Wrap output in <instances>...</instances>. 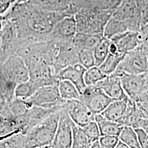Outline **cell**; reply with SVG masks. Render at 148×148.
<instances>
[{
	"instance_id": "6da1fadb",
	"label": "cell",
	"mask_w": 148,
	"mask_h": 148,
	"mask_svg": "<svg viewBox=\"0 0 148 148\" xmlns=\"http://www.w3.org/2000/svg\"><path fill=\"white\" fill-rule=\"evenodd\" d=\"M69 12L46 11L29 1L16 3L5 14L13 24L18 41H48V36L55 24Z\"/></svg>"
},
{
	"instance_id": "7a4b0ae2",
	"label": "cell",
	"mask_w": 148,
	"mask_h": 148,
	"mask_svg": "<svg viewBox=\"0 0 148 148\" xmlns=\"http://www.w3.org/2000/svg\"><path fill=\"white\" fill-rule=\"evenodd\" d=\"M62 109L53 112L24 134L25 148H50Z\"/></svg>"
},
{
	"instance_id": "3957f363",
	"label": "cell",
	"mask_w": 148,
	"mask_h": 148,
	"mask_svg": "<svg viewBox=\"0 0 148 148\" xmlns=\"http://www.w3.org/2000/svg\"><path fill=\"white\" fill-rule=\"evenodd\" d=\"M114 10L97 9L82 10L74 14L76 23L77 32L101 35L106 23L112 14Z\"/></svg>"
},
{
	"instance_id": "277c9868",
	"label": "cell",
	"mask_w": 148,
	"mask_h": 148,
	"mask_svg": "<svg viewBox=\"0 0 148 148\" xmlns=\"http://www.w3.org/2000/svg\"><path fill=\"white\" fill-rule=\"evenodd\" d=\"M115 71L129 74L148 73V59L140 45L125 54Z\"/></svg>"
},
{
	"instance_id": "5b68a950",
	"label": "cell",
	"mask_w": 148,
	"mask_h": 148,
	"mask_svg": "<svg viewBox=\"0 0 148 148\" xmlns=\"http://www.w3.org/2000/svg\"><path fill=\"white\" fill-rule=\"evenodd\" d=\"M112 16L125 21L129 31H140L141 29L140 5L138 0H122L114 10Z\"/></svg>"
},
{
	"instance_id": "8992f818",
	"label": "cell",
	"mask_w": 148,
	"mask_h": 148,
	"mask_svg": "<svg viewBox=\"0 0 148 148\" xmlns=\"http://www.w3.org/2000/svg\"><path fill=\"white\" fill-rule=\"evenodd\" d=\"M26 101L31 106L48 109L62 106L65 101L61 98L58 85H56L40 87Z\"/></svg>"
},
{
	"instance_id": "52a82bcc",
	"label": "cell",
	"mask_w": 148,
	"mask_h": 148,
	"mask_svg": "<svg viewBox=\"0 0 148 148\" xmlns=\"http://www.w3.org/2000/svg\"><path fill=\"white\" fill-rule=\"evenodd\" d=\"M0 71L5 77L17 85L30 78L29 70L24 59L13 54L0 64Z\"/></svg>"
},
{
	"instance_id": "ba28073f",
	"label": "cell",
	"mask_w": 148,
	"mask_h": 148,
	"mask_svg": "<svg viewBox=\"0 0 148 148\" xmlns=\"http://www.w3.org/2000/svg\"><path fill=\"white\" fill-rule=\"evenodd\" d=\"M83 102L94 115L101 114L114 101L104 92L97 85L86 86L80 95Z\"/></svg>"
},
{
	"instance_id": "9c48e42d",
	"label": "cell",
	"mask_w": 148,
	"mask_h": 148,
	"mask_svg": "<svg viewBox=\"0 0 148 148\" xmlns=\"http://www.w3.org/2000/svg\"><path fill=\"white\" fill-rule=\"evenodd\" d=\"M55 42L56 49L53 66L58 74L59 71L69 65L79 63L73 40Z\"/></svg>"
},
{
	"instance_id": "30bf717a",
	"label": "cell",
	"mask_w": 148,
	"mask_h": 148,
	"mask_svg": "<svg viewBox=\"0 0 148 148\" xmlns=\"http://www.w3.org/2000/svg\"><path fill=\"white\" fill-rule=\"evenodd\" d=\"M72 142V121L66 110L63 108L60 112L56 134L50 148H71Z\"/></svg>"
},
{
	"instance_id": "8fae6325",
	"label": "cell",
	"mask_w": 148,
	"mask_h": 148,
	"mask_svg": "<svg viewBox=\"0 0 148 148\" xmlns=\"http://www.w3.org/2000/svg\"><path fill=\"white\" fill-rule=\"evenodd\" d=\"M76 33L74 15L66 16L55 24L48 36V40L56 42L73 41Z\"/></svg>"
},
{
	"instance_id": "7c38bea8",
	"label": "cell",
	"mask_w": 148,
	"mask_h": 148,
	"mask_svg": "<svg viewBox=\"0 0 148 148\" xmlns=\"http://www.w3.org/2000/svg\"><path fill=\"white\" fill-rule=\"evenodd\" d=\"M63 108L72 121L79 127H83L90 122L95 120V115L80 100L65 101Z\"/></svg>"
},
{
	"instance_id": "4fadbf2b",
	"label": "cell",
	"mask_w": 148,
	"mask_h": 148,
	"mask_svg": "<svg viewBox=\"0 0 148 148\" xmlns=\"http://www.w3.org/2000/svg\"><path fill=\"white\" fill-rule=\"evenodd\" d=\"M117 73L120 76L122 86L125 94L130 99L135 101L138 92L148 79V73L142 74Z\"/></svg>"
},
{
	"instance_id": "5bb4252c",
	"label": "cell",
	"mask_w": 148,
	"mask_h": 148,
	"mask_svg": "<svg viewBox=\"0 0 148 148\" xmlns=\"http://www.w3.org/2000/svg\"><path fill=\"white\" fill-rule=\"evenodd\" d=\"M110 40L115 44L119 52L124 54L139 47L144 39L140 31H128L115 36Z\"/></svg>"
},
{
	"instance_id": "9a60e30c",
	"label": "cell",
	"mask_w": 148,
	"mask_h": 148,
	"mask_svg": "<svg viewBox=\"0 0 148 148\" xmlns=\"http://www.w3.org/2000/svg\"><path fill=\"white\" fill-rule=\"evenodd\" d=\"M86 69L81 64L77 63L60 70L57 74V77L59 80L67 79L71 82L81 95L86 87L84 81Z\"/></svg>"
},
{
	"instance_id": "2e32d148",
	"label": "cell",
	"mask_w": 148,
	"mask_h": 148,
	"mask_svg": "<svg viewBox=\"0 0 148 148\" xmlns=\"http://www.w3.org/2000/svg\"><path fill=\"white\" fill-rule=\"evenodd\" d=\"M96 85L114 100H120L128 97L123 90L120 76L116 72L106 76L105 79Z\"/></svg>"
},
{
	"instance_id": "e0dca14e",
	"label": "cell",
	"mask_w": 148,
	"mask_h": 148,
	"mask_svg": "<svg viewBox=\"0 0 148 148\" xmlns=\"http://www.w3.org/2000/svg\"><path fill=\"white\" fill-rule=\"evenodd\" d=\"M64 105V104H63ZM63 108V106L55 108H44L36 106H32L24 114L27 123V133L38 123L43 121L47 117L56 111Z\"/></svg>"
},
{
	"instance_id": "ac0fdd59",
	"label": "cell",
	"mask_w": 148,
	"mask_h": 148,
	"mask_svg": "<svg viewBox=\"0 0 148 148\" xmlns=\"http://www.w3.org/2000/svg\"><path fill=\"white\" fill-rule=\"evenodd\" d=\"M29 1L46 11L55 12H71V0H16V3Z\"/></svg>"
},
{
	"instance_id": "d6986e66",
	"label": "cell",
	"mask_w": 148,
	"mask_h": 148,
	"mask_svg": "<svg viewBox=\"0 0 148 148\" xmlns=\"http://www.w3.org/2000/svg\"><path fill=\"white\" fill-rule=\"evenodd\" d=\"M130 99L128 97H126L112 101L101 113V115L108 120L117 122L125 114Z\"/></svg>"
},
{
	"instance_id": "ffe728a7",
	"label": "cell",
	"mask_w": 148,
	"mask_h": 148,
	"mask_svg": "<svg viewBox=\"0 0 148 148\" xmlns=\"http://www.w3.org/2000/svg\"><path fill=\"white\" fill-rule=\"evenodd\" d=\"M103 38V35L77 32L73 39L75 47L76 50L88 49H94Z\"/></svg>"
},
{
	"instance_id": "44dd1931",
	"label": "cell",
	"mask_w": 148,
	"mask_h": 148,
	"mask_svg": "<svg viewBox=\"0 0 148 148\" xmlns=\"http://www.w3.org/2000/svg\"><path fill=\"white\" fill-rule=\"evenodd\" d=\"M95 120L99 128L101 136L111 135L119 136L123 127L116 122L106 119L101 114L95 115Z\"/></svg>"
},
{
	"instance_id": "7402d4cb",
	"label": "cell",
	"mask_w": 148,
	"mask_h": 148,
	"mask_svg": "<svg viewBox=\"0 0 148 148\" xmlns=\"http://www.w3.org/2000/svg\"><path fill=\"white\" fill-rule=\"evenodd\" d=\"M140 118L136 103L130 99L125 114L117 122L123 126H131L136 129Z\"/></svg>"
},
{
	"instance_id": "603a6c76",
	"label": "cell",
	"mask_w": 148,
	"mask_h": 148,
	"mask_svg": "<svg viewBox=\"0 0 148 148\" xmlns=\"http://www.w3.org/2000/svg\"><path fill=\"white\" fill-rule=\"evenodd\" d=\"M61 98L65 101L79 100L80 93L76 87L69 80L60 79L58 84Z\"/></svg>"
},
{
	"instance_id": "cb8c5ba5",
	"label": "cell",
	"mask_w": 148,
	"mask_h": 148,
	"mask_svg": "<svg viewBox=\"0 0 148 148\" xmlns=\"http://www.w3.org/2000/svg\"><path fill=\"white\" fill-rule=\"evenodd\" d=\"M128 29L126 23L111 16L108 21L103 32V37L109 40L123 32H128Z\"/></svg>"
},
{
	"instance_id": "d4e9b609",
	"label": "cell",
	"mask_w": 148,
	"mask_h": 148,
	"mask_svg": "<svg viewBox=\"0 0 148 148\" xmlns=\"http://www.w3.org/2000/svg\"><path fill=\"white\" fill-rule=\"evenodd\" d=\"M16 84L8 79L0 71V99L9 103L15 97Z\"/></svg>"
},
{
	"instance_id": "484cf974",
	"label": "cell",
	"mask_w": 148,
	"mask_h": 148,
	"mask_svg": "<svg viewBox=\"0 0 148 148\" xmlns=\"http://www.w3.org/2000/svg\"><path fill=\"white\" fill-rule=\"evenodd\" d=\"M0 148H25V134L16 132L0 138Z\"/></svg>"
},
{
	"instance_id": "4316f807",
	"label": "cell",
	"mask_w": 148,
	"mask_h": 148,
	"mask_svg": "<svg viewBox=\"0 0 148 148\" xmlns=\"http://www.w3.org/2000/svg\"><path fill=\"white\" fill-rule=\"evenodd\" d=\"M72 121V120H71ZM73 130V142L72 147L73 148H90V140L86 135L82 128L75 124L72 121Z\"/></svg>"
},
{
	"instance_id": "83f0119b",
	"label": "cell",
	"mask_w": 148,
	"mask_h": 148,
	"mask_svg": "<svg viewBox=\"0 0 148 148\" xmlns=\"http://www.w3.org/2000/svg\"><path fill=\"white\" fill-rule=\"evenodd\" d=\"M119 139L126 143L129 148H141L135 129L131 126H125L122 129Z\"/></svg>"
},
{
	"instance_id": "f1b7e54d",
	"label": "cell",
	"mask_w": 148,
	"mask_h": 148,
	"mask_svg": "<svg viewBox=\"0 0 148 148\" xmlns=\"http://www.w3.org/2000/svg\"><path fill=\"white\" fill-rule=\"evenodd\" d=\"M110 43V40L103 37L94 48L93 55L95 66H99L109 55Z\"/></svg>"
},
{
	"instance_id": "f546056e",
	"label": "cell",
	"mask_w": 148,
	"mask_h": 148,
	"mask_svg": "<svg viewBox=\"0 0 148 148\" xmlns=\"http://www.w3.org/2000/svg\"><path fill=\"white\" fill-rule=\"evenodd\" d=\"M124 55H114L109 53L106 58L98 67L106 76L112 74L116 71Z\"/></svg>"
},
{
	"instance_id": "4dcf8cb0",
	"label": "cell",
	"mask_w": 148,
	"mask_h": 148,
	"mask_svg": "<svg viewBox=\"0 0 148 148\" xmlns=\"http://www.w3.org/2000/svg\"><path fill=\"white\" fill-rule=\"evenodd\" d=\"M38 88L32 81L29 79L26 82L19 84L16 86L15 97L27 100L36 91Z\"/></svg>"
},
{
	"instance_id": "1f68e13d",
	"label": "cell",
	"mask_w": 148,
	"mask_h": 148,
	"mask_svg": "<svg viewBox=\"0 0 148 148\" xmlns=\"http://www.w3.org/2000/svg\"><path fill=\"white\" fill-rule=\"evenodd\" d=\"M106 75L104 74L98 66H93L86 69L84 74V81L86 86L95 85L105 79Z\"/></svg>"
},
{
	"instance_id": "d6a6232c",
	"label": "cell",
	"mask_w": 148,
	"mask_h": 148,
	"mask_svg": "<svg viewBox=\"0 0 148 148\" xmlns=\"http://www.w3.org/2000/svg\"><path fill=\"white\" fill-rule=\"evenodd\" d=\"M8 104L11 112L14 116H19L24 114L28 109L32 106H30L26 100L16 98L8 103Z\"/></svg>"
},
{
	"instance_id": "836d02e7",
	"label": "cell",
	"mask_w": 148,
	"mask_h": 148,
	"mask_svg": "<svg viewBox=\"0 0 148 148\" xmlns=\"http://www.w3.org/2000/svg\"><path fill=\"white\" fill-rule=\"evenodd\" d=\"M79 63L83 65L86 69H88L95 65L93 50L83 49L76 50Z\"/></svg>"
},
{
	"instance_id": "e575fe53",
	"label": "cell",
	"mask_w": 148,
	"mask_h": 148,
	"mask_svg": "<svg viewBox=\"0 0 148 148\" xmlns=\"http://www.w3.org/2000/svg\"><path fill=\"white\" fill-rule=\"evenodd\" d=\"M86 135L89 138L90 142L98 139L101 136V133L97 123L95 120L90 122L84 126L81 127Z\"/></svg>"
},
{
	"instance_id": "d590c367",
	"label": "cell",
	"mask_w": 148,
	"mask_h": 148,
	"mask_svg": "<svg viewBox=\"0 0 148 148\" xmlns=\"http://www.w3.org/2000/svg\"><path fill=\"white\" fill-rule=\"evenodd\" d=\"M119 140V136H101L99 138V141L101 148H115Z\"/></svg>"
},
{
	"instance_id": "8d00e7d4",
	"label": "cell",
	"mask_w": 148,
	"mask_h": 148,
	"mask_svg": "<svg viewBox=\"0 0 148 148\" xmlns=\"http://www.w3.org/2000/svg\"><path fill=\"white\" fill-rule=\"evenodd\" d=\"M136 103L148 102V79L144 84L143 86L140 88L136 97Z\"/></svg>"
},
{
	"instance_id": "74e56055",
	"label": "cell",
	"mask_w": 148,
	"mask_h": 148,
	"mask_svg": "<svg viewBox=\"0 0 148 148\" xmlns=\"http://www.w3.org/2000/svg\"><path fill=\"white\" fill-rule=\"evenodd\" d=\"M141 148H148V134L140 128L135 129Z\"/></svg>"
},
{
	"instance_id": "f35d334b",
	"label": "cell",
	"mask_w": 148,
	"mask_h": 148,
	"mask_svg": "<svg viewBox=\"0 0 148 148\" xmlns=\"http://www.w3.org/2000/svg\"><path fill=\"white\" fill-rule=\"evenodd\" d=\"M141 27L148 23V2L139 4Z\"/></svg>"
},
{
	"instance_id": "ab89813d",
	"label": "cell",
	"mask_w": 148,
	"mask_h": 148,
	"mask_svg": "<svg viewBox=\"0 0 148 148\" xmlns=\"http://www.w3.org/2000/svg\"><path fill=\"white\" fill-rule=\"evenodd\" d=\"M16 0H0V16H3L10 10Z\"/></svg>"
},
{
	"instance_id": "60d3db41",
	"label": "cell",
	"mask_w": 148,
	"mask_h": 148,
	"mask_svg": "<svg viewBox=\"0 0 148 148\" xmlns=\"http://www.w3.org/2000/svg\"><path fill=\"white\" fill-rule=\"evenodd\" d=\"M136 104L140 117L143 119H148V101L142 103L137 102Z\"/></svg>"
},
{
	"instance_id": "b9f144b4",
	"label": "cell",
	"mask_w": 148,
	"mask_h": 148,
	"mask_svg": "<svg viewBox=\"0 0 148 148\" xmlns=\"http://www.w3.org/2000/svg\"><path fill=\"white\" fill-rule=\"evenodd\" d=\"M138 128H142L148 134V119L140 118L138 121Z\"/></svg>"
},
{
	"instance_id": "7bdbcfd3",
	"label": "cell",
	"mask_w": 148,
	"mask_h": 148,
	"mask_svg": "<svg viewBox=\"0 0 148 148\" xmlns=\"http://www.w3.org/2000/svg\"><path fill=\"white\" fill-rule=\"evenodd\" d=\"M140 32L142 35L143 36L144 39L145 38L148 37V23L145 25H144L143 27H141V29L140 30Z\"/></svg>"
},
{
	"instance_id": "ee69618b",
	"label": "cell",
	"mask_w": 148,
	"mask_h": 148,
	"mask_svg": "<svg viewBox=\"0 0 148 148\" xmlns=\"http://www.w3.org/2000/svg\"><path fill=\"white\" fill-rule=\"evenodd\" d=\"M90 148H101V145L99 141V139L95 140L92 142L90 144Z\"/></svg>"
},
{
	"instance_id": "f6af8a7d",
	"label": "cell",
	"mask_w": 148,
	"mask_h": 148,
	"mask_svg": "<svg viewBox=\"0 0 148 148\" xmlns=\"http://www.w3.org/2000/svg\"><path fill=\"white\" fill-rule=\"evenodd\" d=\"M115 148H129L127 144L121 140L119 139L118 142L117 143Z\"/></svg>"
},
{
	"instance_id": "bcb514c9",
	"label": "cell",
	"mask_w": 148,
	"mask_h": 148,
	"mask_svg": "<svg viewBox=\"0 0 148 148\" xmlns=\"http://www.w3.org/2000/svg\"><path fill=\"white\" fill-rule=\"evenodd\" d=\"M141 47L142 48L143 50L144 51V52L146 53L147 57L148 60V43L146 42L144 40L143 41V42L140 45Z\"/></svg>"
},
{
	"instance_id": "7dc6e473",
	"label": "cell",
	"mask_w": 148,
	"mask_h": 148,
	"mask_svg": "<svg viewBox=\"0 0 148 148\" xmlns=\"http://www.w3.org/2000/svg\"><path fill=\"white\" fill-rule=\"evenodd\" d=\"M144 41H145L146 42L148 43V37L145 38H144Z\"/></svg>"
}]
</instances>
